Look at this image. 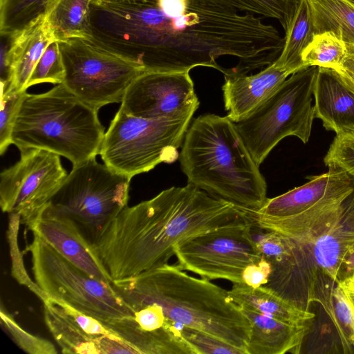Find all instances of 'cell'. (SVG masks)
<instances>
[{"label": "cell", "mask_w": 354, "mask_h": 354, "mask_svg": "<svg viewBox=\"0 0 354 354\" xmlns=\"http://www.w3.org/2000/svg\"><path fill=\"white\" fill-rule=\"evenodd\" d=\"M98 111L73 95L62 83L47 92H26L17 113L12 144L20 151L43 149L76 166L100 154L104 129Z\"/></svg>", "instance_id": "obj_5"}, {"label": "cell", "mask_w": 354, "mask_h": 354, "mask_svg": "<svg viewBox=\"0 0 354 354\" xmlns=\"http://www.w3.org/2000/svg\"><path fill=\"white\" fill-rule=\"evenodd\" d=\"M130 308L133 315L106 325L137 354H195L182 336L183 326L167 319L159 306Z\"/></svg>", "instance_id": "obj_15"}, {"label": "cell", "mask_w": 354, "mask_h": 354, "mask_svg": "<svg viewBox=\"0 0 354 354\" xmlns=\"http://www.w3.org/2000/svg\"><path fill=\"white\" fill-rule=\"evenodd\" d=\"M271 271L270 262L261 255L259 261L245 268L243 273V282L254 288L264 286L268 281Z\"/></svg>", "instance_id": "obj_36"}, {"label": "cell", "mask_w": 354, "mask_h": 354, "mask_svg": "<svg viewBox=\"0 0 354 354\" xmlns=\"http://www.w3.org/2000/svg\"><path fill=\"white\" fill-rule=\"evenodd\" d=\"M315 118L335 133L354 131V92L339 73L318 67L313 91Z\"/></svg>", "instance_id": "obj_21"}, {"label": "cell", "mask_w": 354, "mask_h": 354, "mask_svg": "<svg viewBox=\"0 0 354 354\" xmlns=\"http://www.w3.org/2000/svg\"><path fill=\"white\" fill-rule=\"evenodd\" d=\"M93 43L143 72L185 71L237 57L247 73L275 61L284 38L261 17L200 0H100L91 19Z\"/></svg>", "instance_id": "obj_1"}, {"label": "cell", "mask_w": 354, "mask_h": 354, "mask_svg": "<svg viewBox=\"0 0 354 354\" xmlns=\"http://www.w3.org/2000/svg\"><path fill=\"white\" fill-rule=\"evenodd\" d=\"M56 1L0 0V34H18L46 15Z\"/></svg>", "instance_id": "obj_28"}, {"label": "cell", "mask_w": 354, "mask_h": 354, "mask_svg": "<svg viewBox=\"0 0 354 354\" xmlns=\"http://www.w3.org/2000/svg\"><path fill=\"white\" fill-rule=\"evenodd\" d=\"M20 153L0 174V206L26 224L41 213L68 174L57 154L39 149Z\"/></svg>", "instance_id": "obj_13"}, {"label": "cell", "mask_w": 354, "mask_h": 354, "mask_svg": "<svg viewBox=\"0 0 354 354\" xmlns=\"http://www.w3.org/2000/svg\"><path fill=\"white\" fill-rule=\"evenodd\" d=\"M251 326L246 354L298 353L310 327L295 326L259 312L241 308Z\"/></svg>", "instance_id": "obj_22"}, {"label": "cell", "mask_w": 354, "mask_h": 354, "mask_svg": "<svg viewBox=\"0 0 354 354\" xmlns=\"http://www.w3.org/2000/svg\"><path fill=\"white\" fill-rule=\"evenodd\" d=\"M1 324L8 331L13 342L24 351L29 354H57L54 344L48 340L35 336L24 330L14 319L1 304Z\"/></svg>", "instance_id": "obj_31"}, {"label": "cell", "mask_w": 354, "mask_h": 354, "mask_svg": "<svg viewBox=\"0 0 354 354\" xmlns=\"http://www.w3.org/2000/svg\"><path fill=\"white\" fill-rule=\"evenodd\" d=\"M309 179L303 185L268 198L261 209L252 212L268 217L295 216L312 209L330 197L353 189L351 176L333 167H328L327 172L310 176Z\"/></svg>", "instance_id": "obj_17"}, {"label": "cell", "mask_w": 354, "mask_h": 354, "mask_svg": "<svg viewBox=\"0 0 354 354\" xmlns=\"http://www.w3.org/2000/svg\"><path fill=\"white\" fill-rule=\"evenodd\" d=\"M64 66L58 41L48 44L34 68L26 85L27 88L41 83L62 84Z\"/></svg>", "instance_id": "obj_30"}, {"label": "cell", "mask_w": 354, "mask_h": 354, "mask_svg": "<svg viewBox=\"0 0 354 354\" xmlns=\"http://www.w3.org/2000/svg\"><path fill=\"white\" fill-rule=\"evenodd\" d=\"M25 251L30 254L35 283L48 297L61 300L104 324L133 312L109 283L75 266L37 234Z\"/></svg>", "instance_id": "obj_9"}, {"label": "cell", "mask_w": 354, "mask_h": 354, "mask_svg": "<svg viewBox=\"0 0 354 354\" xmlns=\"http://www.w3.org/2000/svg\"><path fill=\"white\" fill-rule=\"evenodd\" d=\"M346 43L330 32L317 34L302 53L306 67L338 69L348 55Z\"/></svg>", "instance_id": "obj_29"}, {"label": "cell", "mask_w": 354, "mask_h": 354, "mask_svg": "<svg viewBox=\"0 0 354 354\" xmlns=\"http://www.w3.org/2000/svg\"><path fill=\"white\" fill-rule=\"evenodd\" d=\"M245 209L187 183L123 208L92 243L113 280L168 263L178 243L246 216Z\"/></svg>", "instance_id": "obj_2"}, {"label": "cell", "mask_w": 354, "mask_h": 354, "mask_svg": "<svg viewBox=\"0 0 354 354\" xmlns=\"http://www.w3.org/2000/svg\"><path fill=\"white\" fill-rule=\"evenodd\" d=\"M42 301L46 325L62 353L137 354L124 342H104L87 334L56 299L47 296Z\"/></svg>", "instance_id": "obj_20"}, {"label": "cell", "mask_w": 354, "mask_h": 354, "mask_svg": "<svg viewBox=\"0 0 354 354\" xmlns=\"http://www.w3.org/2000/svg\"><path fill=\"white\" fill-rule=\"evenodd\" d=\"M291 75L273 62L254 75L234 68L224 75L222 89L227 116L237 122L267 100Z\"/></svg>", "instance_id": "obj_18"}, {"label": "cell", "mask_w": 354, "mask_h": 354, "mask_svg": "<svg viewBox=\"0 0 354 354\" xmlns=\"http://www.w3.org/2000/svg\"><path fill=\"white\" fill-rule=\"evenodd\" d=\"M58 253L89 275L106 283L113 279L93 243L71 218L40 213L26 224Z\"/></svg>", "instance_id": "obj_16"}, {"label": "cell", "mask_w": 354, "mask_h": 354, "mask_svg": "<svg viewBox=\"0 0 354 354\" xmlns=\"http://www.w3.org/2000/svg\"><path fill=\"white\" fill-rule=\"evenodd\" d=\"M354 6V0H346Z\"/></svg>", "instance_id": "obj_40"}, {"label": "cell", "mask_w": 354, "mask_h": 354, "mask_svg": "<svg viewBox=\"0 0 354 354\" xmlns=\"http://www.w3.org/2000/svg\"><path fill=\"white\" fill-rule=\"evenodd\" d=\"M252 225L248 211L243 218L183 240L174 247L177 266L209 280L243 283L245 268L261 258Z\"/></svg>", "instance_id": "obj_11"}, {"label": "cell", "mask_w": 354, "mask_h": 354, "mask_svg": "<svg viewBox=\"0 0 354 354\" xmlns=\"http://www.w3.org/2000/svg\"><path fill=\"white\" fill-rule=\"evenodd\" d=\"M131 178L95 158L73 166L41 213L73 220L92 236L128 205Z\"/></svg>", "instance_id": "obj_10"}, {"label": "cell", "mask_w": 354, "mask_h": 354, "mask_svg": "<svg viewBox=\"0 0 354 354\" xmlns=\"http://www.w3.org/2000/svg\"><path fill=\"white\" fill-rule=\"evenodd\" d=\"M317 71L314 66L292 74L252 112L234 122L259 166L286 137L308 142L315 119L313 99Z\"/></svg>", "instance_id": "obj_7"}, {"label": "cell", "mask_w": 354, "mask_h": 354, "mask_svg": "<svg viewBox=\"0 0 354 354\" xmlns=\"http://www.w3.org/2000/svg\"><path fill=\"white\" fill-rule=\"evenodd\" d=\"M352 272H354V245L348 250L343 259L339 281Z\"/></svg>", "instance_id": "obj_39"}, {"label": "cell", "mask_w": 354, "mask_h": 354, "mask_svg": "<svg viewBox=\"0 0 354 354\" xmlns=\"http://www.w3.org/2000/svg\"><path fill=\"white\" fill-rule=\"evenodd\" d=\"M337 284L342 288L354 310V272L341 279Z\"/></svg>", "instance_id": "obj_38"}, {"label": "cell", "mask_w": 354, "mask_h": 354, "mask_svg": "<svg viewBox=\"0 0 354 354\" xmlns=\"http://www.w3.org/2000/svg\"><path fill=\"white\" fill-rule=\"evenodd\" d=\"M199 106L189 71H147L127 88L120 109L147 119L193 116Z\"/></svg>", "instance_id": "obj_14"}, {"label": "cell", "mask_w": 354, "mask_h": 354, "mask_svg": "<svg viewBox=\"0 0 354 354\" xmlns=\"http://www.w3.org/2000/svg\"><path fill=\"white\" fill-rule=\"evenodd\" d=\"M351 178L353 189L344 199L336 221L313 244L295 245L274 268L278 283L288 299L293 302L304 279L306 302L321 304L330 319L333 290L339 279L343 259L354 245V178Z\"/></svg>", "instance_id": "obj_6"}, {"label": "cell", "mask_w": 354, "mask_h": 354, "mask_svg": "<svg viewBox=\"0 0 354 354\" xmlns=\"http://www.w3.org/2000/svg\"><path fill=\"white\" fill-rule=\"evenodd\" d=\"M315 35L330 32L354 47V6L346 0H307Z\"/></svg>", "instance_id": "obj_25"}, {"label": "cell", "mask_w": 354, "mask_h": 354, "mask_svg": "<svg viewBox=\"0 0 354 354\" xmlns=\"http://www.w3.org/2000/svg\"><path fill=\"white\" fill-rule=\"evenodd\" d=\"M228 292L240 308L254 310L291 325H307L315 316L263 286L254 288L244 283H234Z\"/></svg>", "instance_id": "obj_23"}, {"label": "cell", "mask_w": 354, "mask_h": 354, "mask_svg": "<svg viewBox=\"0 0 354 354\" xmlns=\"http://www.w3.org/2000/svg\"><path fill=\"white\" fill-rule=\"evenodd\" d=\"M205 3L230 8L240 12L252 14L278 21L285 33L290 28L301 0H200Z\"/></svg>", "instance_id": "obj_27"}, {"label": "cell", "mask_w": 354, "mask_h": 354, "mask_svg": "<svg viewBox=\"0 0 354 354\" xmlns=\"http://www.w3.org/2000/svg\"><path fill=\"white\" fill-rule=\"evenodd\" d=\"M315 36L310 8L307 0H301L292 24L285 33L282 51L274 64L290 75L306 68L302 53Z\"/></svg>", "instance_id": "obj_26"}, {"label": "cell", "mask_w": 354, "mask_h": 354, "mask_svg": "<svg viewBox=\"0 0 354 354\" xmlns=\"http://www.w3.org/2000/svg\"><path fill=\"white\" fill-rule=\"evenodd\" d=\"M64 66L62 84L81 101L99 110L121 103L143 71L122 58L84 39L59 41Z\"/></svg>", "instance_id": "obj_12"}, {"label": "cell", "mask_w": 354, "mask_h": 354, "mask_svg": "<svg viewBox=\"0 0 354 354\" xmlns=\"http://www.w3.org/2000/svg\"><path fill=\"white\" fill-rule=\"evenodd\" d=\"M112 285L129 306L158 305L169 320L207 333L246 354L250 323L228 290L209 279L192 277L178 266L167 263L113 280Z\"/></svg>", "instance_id": "obj_3"}, {"label": "cell", "mask_w": 354, "mask_h": 354, "mask_svg": "<svg viewBox=\"0 0 354 354\" xmlns=\"http://www.w3.org/2000/svg\"><path fill=\"white\" fill-rule=\"evenodd\" d=\"M324 162L326 167L340 169L354 178V131L336 133Z\"/></svg>", "instance_id": "obj_33"}, {"label": "cell", "mask_w": 354, "mask_h": 354, "mask_svg": "<svg viewBox=\"0 0 354 354\" xmlns=\"http://www.w3.org/2000/svg\"><path fill=\"white\" fill-rule=\"evenodd\" d=\"M178 159L187 183L212 196L252 211L268 200L259 166L227 116L205 114L196 118Z\"/></svg>", "instance_id": "obj_4"}, {"label": "cell", "mask_w": 354, "mask_h": 354, "mask_svg": "<svg viewBox=\"0 0 354 354\" xmlns=\"http://www.w3.org/2000/svg\"><path fill=\"white\" fill-rule=\"evenodd\" d=\"M26 92H18L10 86L8 81L1 80V155L12 144V133L15 120Z\"/></svg>", "instance_id": "obj_32"}, {"label": "cell", "mask_w": 354, "mask_h": 354, "mask_svg": "<svg viewBox=\"0 0 354 354\" xmlns=\"http://www.w3.org/2000/svg\"><path fill=\"white\" fill-rule=\"evenodd\" d=\"M181 334L195 354H245L244 351L202 331L182 327Z\"/></svg>", "instance_id": "obj_35"}, {"label": "cell", "mask_w": 354, "mask_h": 354, "mask_svg": "<svg viewBox=\"0 0 354 354\" xmlns=\"http://www.w3.org/2000/svg\"><path fill=\"white\" fill-rule=\"evenodd\" d=\"M333 322L342 342L354 346V310L350 301L337 283L332 292Z\"/></svg>", "instance_id": "obj_34"}, {"label": "cell", "mask_w": 354, "mask_h": 354, "mask_svg": "<svg viewBox=\"0 0 354 354\" xmlns=\"http://www.w3.org/2000/svg\"><path fill=\"white\" fill-rule=\"evenodd\" d=\"M191 119H147L119 109L104 133L101 158L113 171L131 178L160 163H173Z\"/></svg>", "instance_id": "obj_8"}, {"label": "cell", "mask_w": 354, "mask_h": 354, "mask_svg": "<svg viewBox=\"0 0 354 354\" xmlns=\"http://www.w3.org/2000/svg\"><path fill=\"white\" fill-rule=\"evenodd\" d=\"M348 47V46H347ZM348 55L336 71L344 83L354 92V47H348Z\"/></svg>", "instance_id": "obj_37"}, {"label": "cell", "mask_w": 354, "mask_h": 354, "mask_svg": "<svg viewBox=\"0 0 354 354\" xmlns=\"http://www.w3.org/2000/svg\"><path fill=\"white\" fill-rule=\"evenodd\" d=\"M92 0H57L46 14L55 39L88 40L91 32L89 12Z\"/></svg>", "instance_id": "obj_24"}, {"label": "cell", "mask_w": 354, "mask_h": 354, "mask_svg": "<svg viewBox=\"0 0 354 354\" xmlns=\"http://www.w3.org/2000/svg\"><path fill=\"white\" fill-rule=\"evenodd\" d=\"M57 41L47 20L40 17L26 29L11 36L10 46L1 51V79L18 92L27 90L28 79L50 43Z\"/></svg>", "instance_id": "obj_19"}]
</instances>
